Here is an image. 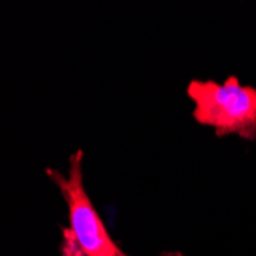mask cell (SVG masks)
Segmentation results:
<instances>
[{
	"instance_id": "cell-1",
	"label": "cell",
	"mask_w": 256,
	"mask_h": 256,
	"mask_svg": "<svg viewBox=\"0 0 256 256\" xmlns=\"http://www.w3.org/2000/svg\"><path fill=\"white\" fill-rule=\"evenodd\" d=\"M83 160L84 152L78 149L69 158L68 175L46 169L68 206L69 226L63 228L60 256H122L123 250L112 240L84 189Z\"/></svg>"
},
{
	"instance_id": "cell-2",
	"label": "cell",
	"mask_w": 256,
	"mask_h": 256,
	"mask_svg": "<svg viewBox=\"0 0 256 256\" xmlns=\"http://www.w3.org/2000/svg\"><path fill=\"white\" fill-rule=\"evenodd\" d=\"M186 92L194 103L192 117L196 123L212 128L220 138L238 135L256 142V88L228 76L222 83L195 78Z\"/></svg>"
},
{
	"instance_id": "cell-3",
	"label": "cell",
	"mask_w": 256,
	"mask_h": 256,
	"mask_svg": "<svg viewBox=\"0 0 256 256\" xmlns=\"http://www.w3.org/2000/svg\"><path fill=\"white\" fill-rule=\"evenodd\" d=\"M122 256H129V254L123 252ZM158 256H182V253H181V252H162V253H160Z\"/></svg>"
}]
</instances>
